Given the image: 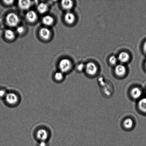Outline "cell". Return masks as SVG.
Returning <instances> with one entry per match:
<instances>
[{"mask_svg": "<svg viewBox=\"0 0 146 146\" xmlns=\"http://www.w3.org/2000/svg\"><path fill=\"white\" fill-rule=\"evenodd\" d=\"M4 102L7 105L9 106L14 107L19 104L20 98L18 94L14 92H8L4 99Z\"/></svg>", "mask_w": 146, "mask_h": 146, "instance_id": "1", "label": "cell"}, {"mask_svg": "<svg viewBox=\"0 0 146 146\" xmlns=\"http://www.w3.org/2000/svg\"><path fill=\"white\" fill-rule=\"evenodd\" d=\"M143 91L142 89L137 86H134L129 89L128 95L131 100L134 101H138L142 98Z\"/></svg>", "mask_w": 146, "mask_h": 146, "instance_id": "2", "label": "cell"}, {"mask_svg": "<svg viewBox=\"0 0 146 146\" xmlns=\"http://www.w3.org/2000/svg\"><path fill=\"white\" fill-rule=\"evenodd\" d=\"M135 125V122L133 119L131 117H127L123 120L121 126L124 129L130 131L134 129Z\"/></svg>", "mask_w": 146, "mask_h": 146, "instance_id": "3", "label": "cell"}, {"mask_svg": "<svg viewBox=\"0 0 146 146\" xmlns=\"http://www.w3.org/2000/svg\"><path fill=\"white\" fill-rule=\"evenodd\" d=\"M6 22L9 26L14 27L16 26L19 23V17L16 14L13 13H10L6 17Z\"/></svg>", "mask_w": 146, "mask_h": 146, "instance_id": "4", "label": "cell"}, {"mask_svg": "<svg viewBox=\"0 0 146 146\" xmlns=\"http://www.w3.org/2000/svg\"><path fill=\"white\" fill-rule=\"evenodd\" d=\"M72 63L70 60L67 58L63 59L59 63V67L61 72L66 73L70 70L72 67Z\"/></svg>", "mask_w": 146, "mask_h": 146, "instance_id": "5", "label": "cell"}, {"mask_svg": "<svg viewBox=\"0 0 146 146\" xmlns=\"http://www.w3.org/2000/svg\"><path fill=\"white\" fill-rule=\"evenodd\" d=\"M48 131L45 128H41L38 129L36 131V137L39 141H47L49 137Z\"/></svg>", "mask_w": 146, "mask_h": 146, "instance_id": "6", "label": "cell"}, {"mask_svg": "<svg viewBox=\"0 0 146 146\" xmlns=\"http://www.w3.org/2000/svg\"><path fill=\"white\" fill-rule=\"evenodd\" d=\"M85 69L87 74L91 76H95L98 72L97 65L93 62L88 63L85 66Z\"/></svg>", "mask_w": 146, "mask_h": 146, "instance_id": "7", "label": "cell"}, {"mask_svg": "<svg viewBox=\"0 0 146 146\" xmlns=\"http://www.w3.org/2000/svg\"><path fill=\"white\" fill-rule=\"evenodd\" d=\"M137 108L141 113L146 114V97H142L137 103Z\"/></svg>", "mask_w": 146, "mask_h": 146, "instance_id": "8", "label": "cell"}, {"mask_svg": "<svg viewBox=\"0 0 146 146\" xmlns=\"http://www.w3.org/2000/svg\"><path fill=\"white\" fill-rule=\"evenodd\" d=\"M114 72L117 77H124L127 73V69L122 64H119L115 66Z\"/></svg>", "mask_w": 146, "mask_h": 146, "instance_id": "9", "label": "cell"}, {"mask_svg": "<svg viewBox=\"0 0 146 146\" xmlns=\"http://www.w3.org/2000/svg\"><path fill=\"white\" fill-rule=\"evenodd\" d=\"M39 34L40 36L42 39L47 40L51 36V33L50 31L48 28H42L40 30Z\"/></svg>", "mask_w": 146, "mask_h": 146, "instance_id": "10", "label": "cell"}, {"mask_svg": "<svg viewBox=\"0 0 146 146\" xmlns=\"http://www.w3.org/2000/svg\"><path fill=\"white\" fill-rule=\"evenodd\" d=\"M26 18L29 22L34 23L36 21L38 16L35 11H30L26 14Z\"/></svg>", "mask_w": 146, "mask_h": 146, "instance_id": "11", "label": "cell"}, {"mask_svg": "<svg viewBox=\"0 0 146 146\" xmlns=\"http://www.w3.org/2000/svg\"><path fill=\"white\" fill-rule=\"evenodd\" d=\"M129 54L128 53L124 52V51L120 53L118 58V60L122 63L127 62L129 60Z\"/></svg>", "mask_w": 146, "mask_h": 146, "instance_id": "12", "label": "cell"}, {"mask_svg": "<svg viewBox=\"0 0 146 146\" xmlns=\"http://www.w3.org/2000/svg\"><path fill=\"white\" fill-rule=\"evenodd\" d=\"M75 16L74 14L70 12H68L66 14L65 16V20L67 23L71 24L75 21Z\"/></svg>", "mask_w": 146, "mask_h": 146, "instance_id": "13", "label": "cell"}, {"mask_svg": "<svg viewBox=\"0 0 146 146\" xmlns=\"http://www.w3.org/2000/svg\"><path fill=\"white\" fill-rule=\"evenodd\" d=\"M31 2L30 1H19L18 5L21 9L26 10L28 9L31 7Z\"/></svg>", "mask_w": 146, "mask_h": 146, "instance_id": "14", "label": "cell"}, {"mask_svg": "<svg viewBox=\"0 0 146 146\" xmlns=\"http://www.w3.org/2000/svg\"><path fill=\"white\" fill-rule=\"evenodd\" d=\"M42 23L45 25L50 26L53 24L54 18L51 16L46 15L43 17L42 20Z\"/></svg>", "mask_w": 146, "mask_h": 146, "instance_id": "15", "label": "cell"}, {"mask_svg": "<svg viewBox=\"0 0 146 146\" xmlns=\"http://www.w3.org/2000/svg\"><path fill=\"white\" fill-rule=\"evenodd\" d=\"M73 3L72 1L70 0L63 1L61 2V5L64 9L69 10L72 8L73 6Z\"/></svg>", "mask_w": 146, "mask_h": 146, "instance_id": "16", "label": "cell"}, {"mask_svg": "<svg viewBox=\"0 0 146 146\" xmlns=\"http://www.w3.org/2000/svg\"><path fill=\"white\" fill-rule=\"evenodd\" d=\"M5 36L7 39L11 40L15 38V34L13 31L11 29L7 30L4 33Z\"/></svg>", "mask_w": 146, "mask_h": 146, "instance_id": "17", "label": "cell"}, {"mask_svg": "<svg viewBox=\"0 0 146 146\" xmlns=\"http://www.w3.org/2000/svg\"><path fill=\"white\" fill-rule=\"evenodd\" d=\"M38 10L39 12L43 14L46 12L48 10V6L46 4L44 3H40L38 6Z\"/></svg>", "mask_w": 146, "mask_h": 146, "instance_id": "18", "label": "cell"}, {"mask_svg": "<svg viewBox=\"0 0 146 146\" xmlns=\"http://www.w3.org/2000/svg\"><path fill=\"white\" fill-rule=\"evenodd\" d=\"M54 79L58 82L62 81L63 80L64 76L63 73L61 72H56L54 74Z\"/></svg>", "mask_w": 146, "mask_h": 146, "instance_id": "19", "label": "cell"}, {"mask_svg": "<svg viewBox=\"0 0 146 146\" xmlns=\"http://www.w3.org/2000/svg\"><path fill=\"white\" fill-rule=\"evenodd\" d=\"M118 60V58L114 56H111L110 57L109 60L110 63L113 65H115L117 64Z\"/></svg>", "mask_w": 146, "mask_h": 146, "instance_id": "20", "label": "cell"}, {"mask_svg": "<svg viewBox=\"0 0 146 146\" xmlns=\"http://www.w3.org/2000/svg\"><path fill=\"white\" fill-rule=\"evenodd\" d=\"M8 92L5 89L0 88V99L4 100Z\"/></svg>", "mask_w": 146, "mask_h": 146, "instance_id": "21", "label": "cell"}, {"mask_svg": "<svg viewBox=\"0 0 146 146\" xmlns=\"http://www.w3.org/2000/svg\"><path fill=\"white\" fill-rule=\"evenodd\" d=\"M85 66L83 64H80L77 67V69L78 71H81L85 69Z\"/></svg>", "mask_w": 146, "mask_h": 146, "instance_id": "22", "label": "cell"}, {"mask_svg": "<svg viewBox=\"0 0 146 146\" xmlns=\"http://www.w3.org/2000/svg\"><path fill=\"white\" fill-rule=\"evenodd\" d=\"M24 30H25V29H24V27L22 26L19 27L17 29V32H18V33L22 34L24 32Z\"/></svg>", "mask_w": 146, "mask_h": 146, "instance_id": "23", "label": "cell"}, {"mask_svg": "<svg viewBox=\"0 0 146 146\" xmlns=\"http://www.w3.org/2000/svg\"><path fill=\"white\" fill-rule=\"evenodd\" d=\"M47 141H40L38 143V146H48Z\"/></svg>", "mask_w": 146, "mask_h": 146, "instance_id": "24", "label": "cell"}, {"mask_svg": "<svg viewBox=\"0 0 146 146\" xmlns=\"http://www.w3.org/2000/svg\"><path fill=\"white\" fill-rule=\"evenodd\" d=\"M13 1H4L3 2L4 3L7 5H10L12 4L13 3Z\"/></svg>", "mask_w": 146, "mask_h": 146, "instance_id": "25", "label": "cell"}, {"mask_svg": "<svg viewBox=\"0 0 146 146\" xmlns=\"http://www.w3.org/2000/svg\"><path fill=\"white\" fill-rule=\"evenodd\" d=\"M143 50L144 52L146 54V41L144 44L143 45Z\"/></svg>", "mask_w": 146, "mask_h": 146, "instance_id": "26", "label": "cell"}, {"mask_svg": "<svg viewBox=\"0 0 146 146\" xmlns=\"http://www.w3.org/2000/svg\"><path fill=\"white\" fill-rule=\"evenodd\" d=\"M145 68H146V62L145 63Z\"/></svg>", "mask_w": 146, "mask_h": 146, "instance_id": "27", "label": "cell"}, {"mask_svg": "<svg viewBox=\"0 0 146 146\" xmlns=\"http://www.w3.org/2000/svg\"><path fill=\"white\" fill-rule=\"evenodd\" d=\"M145 93H146V90H145Z\"/></svg>", "mask_w": 146, "mask_h": 146, "instance_id": "28", "label": "cell"}]
</instances>
